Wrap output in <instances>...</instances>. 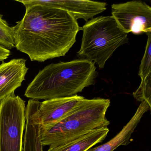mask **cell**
Returning <instances> with one entry per match:
<instances>
[{
  "instance_id": "6da1fadb",
  "label": "cell",
  "mask_w": 151,
  "mask_h": 151,
  "mask_svg": "<svg viewBox=\"0 0 151 151\" xmlns=\"http://www.w3.org/2000/svg\"><path fill=\"white\" fill-rule=\"evenodd\" d=\"M23 18L13 27L15 47L32 61L63 56L76 42L81 28L66 11L40 5L25 7Z\"/></svg>"
},
{
  "instance_id": "7a4b0ae2",
  "label": "cell",
  "mask_w": 151,
  "mask_h": 151,
  "mask_svg": "<svg viewBox=\"0 0 151 151\" xmlns=\"http://www.w3.org/2000/svg\"><path fill=\"white\" fill-rule=\"evenodd\" d=\"M97 76L94 63L86 59L51 63L40 70L24 95L36 100L72 97L94 85Z\"/></svg>"
},
{
  "instance_id": "3957f363",
  "label": "cell",
  "mask_w": 151,
  "mask_h": 151,
  "mask_svg": "<svg viewBox=\"0 0 151 151\" xmlns=\"http://www.w3.org/2000/svg\"><path fill=\"white\" fill-rule=\"evenodd\" d=\"M109 99H84L77 108L63 120L52 127L40 126L43 146H56L86 135L110 124L106 117Z\"/></svg>"
},
{
  "instance_id": "277c9868",
  "label": "cell",
  "mask_w": 151,
  "mask_h": 151,
  "mask_svg": "<svg viewBox=\"0 0 151 151\" xmlns=\"http://www.w3.org/2000/svg\"><path fill=\"white\" fill-rule=\"evenodd\" d=\"M81 30L83 37L78 55L96 63L100 69L105 67L118 47L128 42V34L120 29L112 16L93 18Z\"/></svg>"
},
{
  "instance_id": "5b68a950",
  "label": "cell",
  "mask_w": 151,
  "mask_h": 151,
  "mask_svg": "<svg viewBox=\"0 0 151 151\" xmlns=\"http://www.w3.org/2000/svg\"><path fill=\"white\" fill-rule=\"evenodd\" d=\"M25 102L13 93L0 102V151H22Z\"/></svg>"
},
{
  "instance_id": "8992f818",
  "label": "cell",
  "mask_w": 151,
  "mask_h": 151,
  "mask_svg": "<svg viewBox=\"0 0 151 151\" xmlns=\"http://www.w3.org/2000/svg\"><path fill=\"white\" fill-rule=\"evenodd\" d=\"M112 16L120 29L128 34L151 32V7L145 2L133 1L111 6Z\"/></svg>"
},
{
  "instance_id": "52a82bcc",
  "label": "cell",
  "mask_w": 151,
  "mask_h": 151,
  "mask_svg": "<svg viewBox=\"0 0 151 151\" xmlns=\"http://www.w3.org/2000/svg\"><path fill=\"white\" fill-rule=\"evenodd\" d=\"M25 7L40 5L64 10L76 20L82 19L87 22L95 16L106 10V2L89 0H17Z\"/></svg>"
},
{
  "instance_id": "ba28073f",
  "label": "cell",
  "mask_w": 151,
  "mask_h": 151,
  "mask_svg": "<svg viewBox=\"0 0 151 151\" xmlns=\"http://www.w3.org/2000/svg\"><path fill=\"white\" fill-rule=\"evenodd\" d=\"M84 99L76 95L40 102L39 114L40 126L48 128L60 122L71 114Z\"/></svg>"
},
{
  "instance_id": "9c48e42d",
  "label": "cell",
  "mask_w": 151,
  "mask_h": 151,
  "mask_svg": "<svg viewBox=\"0 0 151 151\" xmlns=\"http://www.w3.org/2000/svg\"><path fill=\"white\" fill-rule=\"evenodd\" d=\"M28 70L26 60L22 58L0 64V102L22 86Z\"/></svg>"
},
{
  "instance_id": "30bf717a",
  "label": "cell",
  "mask_w": 151,
  "mask_h": 151,
  "mask_svg": "<svg viewBox=\"0 0 151 151\" xmlns=\"http://www.w3.org/2000/svg\"><path fill=\"white\" fill-rule=\"evenodd\" d=\"M40 102L29 100L26 107V123L22 151H43L39 114Z\"/></svg>"
},
{
  "instance_id": "8fae6325",
  "label": "cell",
  "mask_w": 151,
  "mask_h": 151,
  "mask_svg": "<svg viewBox=\"0 0 151 151\" xmlns=\"http://www.w3.org/2000/svg\"><path fill=\"white\" fill-rule=\"evenodd\" d=\"M151 106L146 101L140 103L134 115L122 130L111 140L87 151H114L121 145H126L131 142V137L144 114L151 110Z\"/></svg>"
},
{
  "instance_id": "7c38bea8",
  "label": "cell",
  "mask_w": 151,
  "mask_h": 151,
  "mask_svg": "<svg viewBox=\"0 0 151 151\" xmlns=\"http://www.w3.org/2000/svg\"><path fill=\"white\" fill-rule=\"evenodd\" d=\"M109 132V129L107 127L99 128L66 143L51 146L47 151H87L102 142Z\"/></svg>"
},
{
  "instance_id": "4fadbf2b",
  "label": "cell",
  "mask_w": 151,
  "mask_h": 151,
  "mask_svg": "<svg viewBox=\"0 0 151 151\" xmlns=\"http://www.w3.org/2000/svg\"><path fill=\"white\" fill-rule=\"evenodd\" d=\"M2 18L3 15L0 14V45L9 50L15 47L14 29Z\"/></svg>"
},
{
  "instance_id": "5bb4252c",
  "label": "cell",
  "mask_w": 151,
  "mask_h": 151,
  "mask_svg": "<svg viewBox=\"0 0 151 151\" xmlns=\"http://www.w3.org/2000/svg\"><path fill=\"white\" fill-rule=\"evenodd\" d=\"M147 34V42L139 70L138 75L141 80L151 74V32Z\"/></svg>"
},
{
  "instance_id": "9a60e30c",
  "label": "cell",
  "mask_w": 151,
  "mask_h": 151,
  "mask_svg": "<svg viewBox=\"0 0 151 151\" xmlns=\"http://www.w3.org/2000/svg\"><path fill=\"white\" fill-rule=\"evenodd\" d=\"M133 96L137 101H146L151 106V74L141 80L139 87L133 93Z\"/></svg>"
},
{
  "instance_id": "2e32d148",
  "label": "cell",
  "mask_w": 151,
  "mask_h": 151,
  "mask_svg": "<svg viewBox=\"0 0 151 151\" xmlns=\"http://www.w3.org/2000/svg\"><path fill=\"white\" fill-rule=\"evenodd\" d=\"M10 54L11 52L10 50L0 45V62H3L9 57Z\"/></svg>"
}]
</instances>
